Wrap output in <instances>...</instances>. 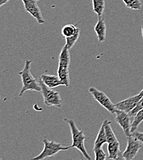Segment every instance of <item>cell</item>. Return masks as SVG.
I'll return each mask as SVG.
<instances>
[{"mask_svg":"<svg viewBox=\"0 0 143 160\" xmlns=\"http://www.w3.org/2000/svg\"><path fill=\"white\" fill-rule=\"evenodd\" d=\"M32 62V60H26L23 70L19 72L22 81V88L19 94V97L22 96L23 93L27 91H32L38 92H41L39 81H37L31 73L30 68Z\"/></svg>","mask_w":143,"mask_h":160,"instance_id":"obj_1","label":"cell"},{"mask_svg":"<svg viewBox=\"0 0 143 160\" xmlns=\"http://www.w3.org/2000/svg\"><path fill=\"white\" fill-rule=\"evenodd\" d=\"M64 121L67 123H68L71 130L72 137V144L70 146L71 148H76L82 153L83 157L86 160H91V157L89 156L84 147V140L86 139V137L83 131H80L79 129L74 120L65 118Z\"/></svg>","mask_w":143,"mask_h":160,"instance_id":"obj_2","label":"cell"},{"mask_svg":"<svg viewBox=\"0 0 143 160\" xmlns=\"http://www.w3.org/2000/svg\"><path fill=\"white\" fill-rule=\"evenodd\" d=\"M44 148L41 153L33 158L31 160H43L47 158L52 157L61 151H65L71 148L70 146L64 147L61 143L56 142L54 140L43 139Z\"/></svg>","mask_w":143,"mask_h":160,"instance_id":"obj_3","label":"cell"},{"mask_svg":"<svg viewBox=\"0 0 143 160\" xmlns=\"http://www.w3.org/2000/svg\"><path fill=\"white\" fill-rule=\"evenodd\" d=\"M39 82L41 88V94L44 103L48 107H55L61 108L62 105L60 94L51 88L46 86L40 78Z\"/></svg>","mask_w":143,"mask_h":160,"instance_id":"obj_4","label":"cell"},{"mask_svg":"<svg viewBox=\"0 0 143 160\" xmlns=\"http://www.w3.org/2000/svg\"><path fill=\"white\" fill-rule=\"evenodd\" d=\"M89 92L93 96V98L109 112L112 114L115 113L116 111L117 110L115 104H114V103L104 92L98 90L94 87L89 88Z\"/></svg>","mask_w":143,"mask_h":160,"instance_id":"obj_5","label":"cell"},{"mask_svg":"<svg viewBox=\"0 0 143 160\" xmlns=\"http://www.w3.org/2000/svg\"><path fill=\"white\" fill-rule=\"evenodd\" d=\"M126 139L127 145L125 150L122 152L123 156L126 160H133L142 147L143 143L131 135Z\"/></svg>","mask_w":143,"mask_h":160,"instance_id":"obj_6","label":"cell"},{"mask_svg":"<svg viewBox=\"0 0 143 160\" xmlns=\"http://www.w3.org/2000/svg\"><path fill=\"white\" fill-rule=\"evenodd\" d=\"M116 117L115 121L122 128L123 131L126 138L131 135V117L129 113H126L123 111L117 110L115 112Z\"/></svg>","mask_w":143,"mask_h":160,"instance_id":"obj_7","label":"cell"},{"mask_svg":"<svg viewBox=\"0 0 143 160\" xmlns=\"http://www.w3.org/2000/svg\"><path fill=\"white\" fill-rule=\"evenodd\" d=\"M25 10L28 12L33 18H35L38 23L43 24L45 23L40 8L38 6L36 0H22Z\"/></svg>","mask_w":143,"mask_h":160,"instance_id":"obj_8","label":"cell"},{"mask_svg":"<svg viewBox=\"0 0 143 160\" xmlns=\"http://www.w3.org/2000/svg\"><path fill=\"white\" fill-rule=\"evenodd\" d=\"M141 99L140 94L128 98L115 104L116 108L119 110L123 111L130 113L137 105L138 102Z\"/></svg>","mask_w":143,"mask_h":160,"instance_id":"obj_9","label":"cell"},{"mask_svg":"<svg viewBox=\"0 0 143 160\" xmlns=\"http://www.w3.org/2000/svg\"><path fill=\"white\" fill-rule=\"evenodd\" d=\"M40 78L46 86L51 89L57 88L60 86H64L61 80L59 79V77L56 75H48L43 74L41 75Z\"/></svg>","mask_w":143,"mask_h":160,"instance_id":"obj_10","label":"cell"},{"mask_svg":"<svg viewBox=\"0 0 143 160\" xmlns=\"http://www.w3.org/2000/svg\"><path fill=\"white\" fill-rule=\"evenodd\" d=\"M94 31L96 33L98 40L100 42H104L106 38V25L102 17L98 18V20L94 27Z\"/></svg>","mask_w":143,"mask_h":160,"instance_id":"obj_11","label":"cell"},{"mask_svg":"<svg viewBox=\"0 0 143 160\" xmlns=\"http://www.w3.org/2000/svg\"><path fill=\"white\" fill-rule=\"evenodd\" d=\"M107 151L109 153V159L115 160L119 153L121 152L120 150V143L119 140L107 143Z\"/></svg>","mask_w":143,"mask_h":160,"instance_id":"obj_12","label":"cell"},{"mask_svg":"<svg viewBox=\"0 0 143 160\" xmlns=\"http://www.w3.org/2000/svg\"><path fill=\"white\" fill-rule=\"evenodd\" d=\"M106 143H107V140L105 128H104V124L102 122V125L99 130L96 139L94 142L93 149L101 148H102L103 145Z\"/></svg>","mask_w":143,"mask_h":160,"instance_id":"obj_13","label":"cell"},{"mask_svg":"<svg viewBox=\"0 0 143 160\" xmlns=\"http://www.w3.org/2000/svg\"><path fill=\"white\" fill-rule=\"evenodd\" d=\"M102 122L104 124V128H105L107 143L117 140V137L115 135L112 130V128L111 127V121L106 120H104Z\"/></svg>","mask_w":143,"mask_h":160,"instance_id":"obj_14","label":"cell"},{"mask_svg":"<svg viewBox=\"0 0 143 160\" xmlns=\"http://www.w3.org/2000/svg\"><path fill=\"white\" fill-rule=\"evenodd\" d=\"M79 30V28H77L74 25L67 24L62 28V35L64 38H67L74 35Z\"/></svg>","mask_w":143,"mask_h":160,"instance_id":"obj_15","label":"cell"},{"mask_svg":"<svg viewBox=\"0 0 143 160\" xmlns=\"http://www.w3.org/2000/svg\"><path fill=\"white\" fill-rule=\"evenodd\" d=\"M93 12L96 13L98 18L102 17L105 9V0H92Z\"/></svg>","mask_w":143,"mask_h":160,"instance_id":"obj_16","label":"cell"},{"mask_svg":"<svg viewBox=\"0 0 143 160\" xmlns=\"http://www.w3.org/2000/svg\"><path fill=\"white\" fill-rule=\"evenodd\" d=\"M143 121V108L141 109L134 117V120L131 124V134L137 130L139 125Z\"/></svg>","mask_w":143,"mask_h":160,"instance_id":"obj_17","label":"cell"},{"mask_svg":"<svg viewBox=\"0 0 143 160\" xmlns=\"http://www.w3.org/2000/svg\"><path fill=\"white\" fill-rule=\"evenodd\" d=\"M126 6L133 10H140L142 4L140 0H122Z\"/></svg>","mask_w":143,"mask_h":160,"instance_id":"obj_18","label":"cell"},{"mask_svg":"<svg viewBox=\"0 0 143 160\" xmlns=\"http://www.w3.org/2000/svg\"><path fill=\"white\" fill-rule=\"evenodd\" d=\"M80 36V30H79L77 31V32L73 36L65 38L66 40V43H65V46L66 47L70 50V49H72L73 48V46L75 45V44L76 43V42L77 41V40L79 38Z\"/></svg>","mask_w":143,"mask_h":160,"instance_id":"obj_19","label":"cell"},{"mask_svg":"<svg viewBox=\"0 0 143 160\" xmlns=\"http://www.w3.org/2000/svg\"><path fill=\"white\" fill-rule=\"evenodd\" d=\"M94 154H95V160H106V153L101 148L93 149Z\"/></svg>","mask_w":143,"mask_h":160,"instance_id":"obj_20","label":"cell"},{"mask_svg":"<svg viewBox=\"0 0 143 160\" xmlns=\"http://www.w3.org/2000/svg\"><path fill=\"white\" fill-rule=\"evenodd\" d=\"M143 108V97L141 98V99L138 102L136 107L129 113L130 116L131 117H135L136 115L140 112L141 109Z\"/></svg>","mask_w":143,"mask_h":160,"instance_id":"obj_21","label":"cell"},{"mask_svg":"<svg viewBox=\"0 0 143 160\" xmlns=\"http://www.w3.org/2000/svg\"><path fill=\"white\" fill-rule=\"evenodd\" d=\"M131 136L141 142L143 143V132H140L136 130L131 134Z\"/></svg>","mask_w":143,"mask_h":160,"instance_id":"obj_22","label":"cell"},{"mask_svg":"<svg viewBox=\"0 0 143 160\" xmlns=\"http://www.w3.org/2000/svg\"><path fill=\"white\" fill-rule=\"evenodd\" d=\"M115 160H126L125 158V157L123 156L122 152H120V153H119V155L117 156V157L116 158V159Z\"/></svg>","mask_w":143,"mask_h":160,"instance_id":"obj_23","label":"cell"},{"mask_svg":"<svg viewBox=\"0 0 143 160\" xmlns=\"http://www.w3.org/2000/svg\"><path fill=\"white\" fill-rule=\"evenodd\" d=\"M9 0H0V6H3L4 4H6Z\"/></svg>","mask_w":143,"mask_h":160,"instance_id":"obj_24","label":"cell"},{"mask_svg":"<svg viewBox=\"0 0 143 160\" xmlns=\"http://www.w3.org/2000/svg\"><path fill=\"white\" fill-rule=\"evenodd\" d=\"M139 94H140V96L141 98L143 97V89L141 91V92H140V93Z\"/></svg>","mask_w":143,"mask_h":160,"instance_id":"obj_25","label":"cell"},{"mask_svg":"<svg viewBox=\"0 0 143 160\" xmlns=\"http://www.w3.org/2000/svg\"><path fill=\"white\" fill-rule=\"evenodd\" d=\"M141 31H142V36H143V26L141 27Z\"/></svg>","mask_w":143,"mask_h":160,"instance_id":"obj_26","label":"cell"},{"mask_svg":"<svg viewBox=\"0 0 143 160\" xmlns=\"http://www.w3.org/2000/svg\"><path fill=\"white\" fill-rule=\"evenodd\" d=\"M84 160V159H83V158H82V160Z\"/></svg>","mask_w":143,"mask_h":160,"instance_id":"obj_27","label":"cell"},{"mask_svg":"<svg viewBox=\"0 0 143 160\" xmlns=\"http://www.w3.org/2000/svg\"><path fill=\"white\" fill-rule=\"evenodd\" d=\"M36 1H40V0H36Z\"/></svg>","mask_w":143,"mask_h":160,"instance_id":"obj_28","label":"cell"}]
</instances>
